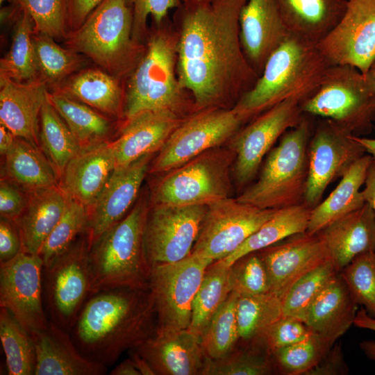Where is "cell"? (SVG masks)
Returning a JSON list of instances; mask_svg holds the SVG:
<instances>
[{
  "instance_id": "f907efd6",
  "label": "cell",
  "mask_w": 375,
  "mask_h": 375,
  "mask_svg": "<svg viewBox=\"0 0 375 375\" xmlns=\"http://www.w3.org/2000/svg\"><path fill=\"white\" fill-rule=\"evenodd\" d=\"M310 332L303 321L283 315L267 328L260 341L272 353L302 340Z\"/></svg>"
},
{
  "instance_id": "603a6c76",
  "label": "cell",
  "mask_w": 375,
  "mask_h": 375,
  "mask_svg": "<svg viewBox=\"0 0 375 375\" xmlns=\"http://www.w3.org/2000/svg\"><path fill=\"white\" fill-rule=\"evenodd\" d=\"M179 124L172 110H147L125 119L110 141L117 167L158 151Z\"/></svg>"
},
{
  "instance_id": "6da1fadb",
  "label": "cell",
  "mask_w": 375,
  "mask_h": 375,
  "mask_svg": "<svg viewBox=\"0 0 375 375\" xmlns=\"http://www.w3.org/2000/svg\"><path fill=\"white\" fill-rule=\"evenodd\" d=\"M247 0H211L181 5L177 44L178 83L196 104L238 99L259 76L248 62L240 38V14Z\"/></svg>"
},
{
  "instance_id": "ee69618b",
  "label": "cell",
  "mask_w": 375,
  "mask_h": 375,
  "mask_svg": "<svg viewBox=\"0 0 375 375\" xmlns=\"http://www.w3.org/2000/svg\"><path fill=\"white\" fill-rule=\"evenodd\" d=\"M87 207L68 197L65 211L43 244L38 256L44 267L65 251L81 234L87 231Z\"/></svg>"
},
{
  "instance_id": "4fadbf2b",
  "label": "cell",
  "mask_w": 375,
  "mask_h": 375,
  "mask_svg": "<svg viewBox=\"0 0 375 375\" xmlns=\"http://www.w3.org/2000/svg\"><path fill=\"white\" fill-rule=\"evenodd\" d=\"M244 122L232 108L202 112L180 124L151 161L149 172H167L233 138Z\"/></svg>"
},
{
  "instance_id": "9c48e42d",
  "label": "cell",
  "mask_w": 375,
  "mask_h": 375,
  "mask_svg": "<svg viewBox=\"0 0 375 375\" xmlns=\"http://www.w3.org/2000/svg\"><path fill=\"white\" fill-rule=\"evenodd\" d=\"M181 86L175 76L174 50L169 38L158 32L129 76L124 96V119L147 110H172Z\"/></svg>"
},
{
  "instance_id": "4dcf8cb0",
  "label": "cell",
  "mask_w": 375,
  "mask_h": 375,
  "mask_svg": "<svg viewBox=\"0 0 375 375\" xmlns=\"http://www.w3.org/2000/svg\"><path fill=\"white\" fill-rule=\"evenodd\" d=\"M1 169V177L28 194L59 185L60 175L42 149L15 137Z\"/></svg>"
},
{
  "instance_id": "74e56055",
  "label": "cell",
  "mask_w": 375,
  "mask_h": 375,
  "mask_svg": "<svg viewBox=\"0 0 375 375\" xmlns=\"http://www.w3.org/2000/svg\"><path fill=\"white\" fill-rule=\"evenodd\" d=\"M34 23L28 10H23L14 26L10 50L0 60V78L19 82H28L38 78L33 44Z\"/></svg>"
},
{
  "instance_id": "d6a6232c",
  "label": "cell",
  "mask_w": 375,
  "mask_h": 375,
  "mask_svg": "<svg viewBox=\"0 0 375 375\" xmlns=\"http://www.w3.org/2000/svg\"><path fill=\"white\" fill-rule=\"evenodd\" d=\"M373 161L369 154L356 160L326 199L311 210L307 232L317 233L333 221L361 208L365 201L360 190Z\"/></svg>"
},
{
  "instance_id": "9f6ffc18",
  "label": "cell",
  "mask_w": 375,
  "mask_h": 375,
  "mask_svg": "<svg viewBox=\"0 0 375 375\" xmlns=\"http://www.w3.org/2000/svg\"><path fill=\"white\" fill-rule=\"evenodd\" d=\"M103 0H70V32L76 30Z\"/></svg>"
},
{
  "instance_id": "680465c9",
  "label": "cell",
  "mask_w": 375,
  "mask_h": 375,
  "mask_svg": "<svg viewBox=\"0 0 375 375\" xmlns=\"http://www.w3.org/2000/svg\"><path fill=\"white\" fill-rule=\"evenodd\" d=\"M362 190L365 202L368 203L373 208L375 214V161H372L367 172Z\"/></svg>"
},
{
  "instance_id": "db71d44e",
  "label": "cell",
  "mask_w": 375,
  "mask_h": 375,
  "mask_svg": "<svg viewBox=\"0 0 375 375\" xmlns=\"http://www.w3.org/2000/svg\"><path fill=\"white\" fill-rule=\"evenodd\" d=\"M22 251V238L16 222L1 217L0 263L13 259Z\"/></svg>"
},
{
  "instance_id": "b9f144b4",
  "label": "cell",
  "mask_w": 375,
  "mask_h": 375,
  "mask_svg": "<svg viewBox=\"0 0 375 375\" xmlns=\"http://www.w3.org/2000/svg\"><path fill=\"white\" fill-rule=\"evenodd\" d=\"M340 272L336 263L330 258L301 276L283 299V315L303 322L312 302Z\"/></svg>"
},
{
  "instance_id": "836d02e7",
  "label": "cell",
  "mask_w": 375,
  "mask_h": 375,
  "mask_svg": "<svg viewBox=\"0 0 375 375\" xmlns=\"http://www.w3.org/2000/svg\"><path fill=\"white\" fill-rule=\"evenodd\" d=\"M48 100L63 119L81 149L111 141L118 121L89 106L49 91Z\"/></svg>"
},
{
  "instance_id": "484cf974",
  "label": "cell",
  "mask_w": 375,
  "mask_h": 375,
  "mask_svg": "<svg viewBox=\"0 0 375 375\" xmlns=\"http://www.w3.org/2000/svg\"><path fill=\"white\" fill-rule=\"evenodd\" d=\"M117 167L110 141L82 149L67 164L59 186L70 199L86 207L100 194Z\"/></svg>"
},
{
  "instance_id": "2e32d148",
  "label": "cell",
  "mask_w": 375,
  "mask_h": 375,
  "mask_svg": "<svg viewBox=\"0 0 375 375\" xmlns=\"http://www.w3.org/2000/svg\"><path fill=\"white\" fill-rule=\"evenodd\" d=\"M300 103L292 98L274 105L233 137L234 175L238 185H246L253 179L263 158L276 140L302 120L304 114Z\"/></svg>"
},
{
  "instance_id": "ab89813d",
  "label": "cell",
  "mask_w": 375,
  "mask_h": 375,
  "mask_svg": "<svg viewBox=\"0 0 375 375\" xmlns=\"http://www.w3.org/2000/svg\"><path fill=\"white\" fill-rule=\"evenodd\" d=\"M40 148L60 176L69 161L82 149L54 107L47 101L40 117Z\"/></svg>"
},
{
  "instance_id": "8d00e7d4",
  "label": "cell",
  "mask_w": 375,
  "mask_h": 375,
  "mask_svg": "<svg viewBox=\"0 0 375 375\" xmlns=\"http://www.w3.org/2000/svg\"><path fill=\"white\" fill-rule=\"evenodd\" d=\"M38 78L46 83L48 90L84 68L88 58L67 47L58 45L45 34H33Z\"/></svg>"
},
{
  "instance_id": "681fc988",
  "label": "cell",
  "mask_w": 375,
  "mask_h": 375,
  "mask_svg": "<svg viewBox=\"0 0 375 375\" xmlns=\"http://www.w3.org/2000/svg\"><path fill=\"white\" fill-rule=\"evenodd\" d=\"M214 362L204 365V374L215 375H266L272 372L268 358L255 351L238 353L223 357Z\"/></svg>"
},
{
  "instance_id": "11a10c76",
  "label": "cell",
  "mask_w": 375,
  "mask_h": 375,
  "mask_svg": "<svg viewBox=\"0 0 375 375\" xmlns=\"http://www.w3.org/2000/svg\"><path fill=\"white\" fill-rule=\"evenodd\" d=\"M348 372L341 345L334 344L322 360L306 375H344Z\"/></svg>"
},
{
  "instance_id": "cb8c5ba5",
  "label": "cell",
  "mask_w": 375,
  "mask_h": 375,
  "mask_svg": "<svg viewBox=\"0 0 375 375\" xmlns=\"http://www.w3.org/2000/svg\"><path fill=\"white\" fill-rule=\"evenodd\" d=\"M48 87L39 78L19 82L0 78V124L15 137L40 147V117Z\"/></svg>"
},
{
  "instance_id": "003e7915",
  "label": "cell",
  "mask_w": 375,
  "mask_h": 375,
  "mask_svg": "<svg viewBox=\"0 0 375 375\" xmlns=\"http://www.w3.org/2000/svg\"><path fill=\"white\" fill-rule=\"evenodd\" d=\"M6 1H8L10 3L19 4L22 6L23 1V0H0V4L1 5Z\"/></svg>"
},
{
  "instance_id": "d4e9b609",
  "label": "cell",
  "mask_w": 375,
  "mask_h": 375,
  "mask_svg": "<svg viewBox=\"0 0 375 375\" xmlns=\"http://www.w3.org/2000/svg\"><path fill=\"white\" fill-rule=\"evenodd\" d=\"M36 353L35 375H103L107 367L85 357L65 331L51 321L31 333Z\"/></svg>"
},
{
  "instance_id": "30bf717a",
  "label": "cell",
  "mask_w": 375,
  "mask_h": 375,
  "mask_svg": "<svg viewBox=\"0 0 375 375\" xmlns=\"http://www.w3.org/2000/svg\"><path fill=\"white\" fill-rule=\"evenodd\" d=\"M87 231L45 269V295L52 322L69 331L92 295Z\"/></svg>"
},
{
  "instance_id": "7bdbcfd3",
  "label": "cell",
  "mask_w": 375,
  "mask_h": 375,
  "mask_svg": "<svg viewBox=\"0 0 375 375\" xmlns=\"http://www.w3.org/2000/svg\"><path fill=\"white\" fill-rule=\"evenodd\" d=\"M238 296L239 293L233 290L201 335L203 353L210 359L226 356L239 339L236 319Z\"/></svg>"
},
{
  "instance_id": "ba28073f",
  "label": "cell",
  "mask_w": 375,
  "mask_h": 375,
  "mask_svg": "<svg viewBox=\"0 0 375 375\" xmlns=\"http://www.w3.org/2000/svg\"><path fill=\"white\" fill-rule=\"evenodd\" d=\"M232 151L210 149L173 169L152 193L153 205H209L229 197Z\"/></svg>"
},
{
  "instance_id": "6f0895ef",
  "label": "cell",
  "mask_w": 375,
  "mask_h": 375,
  "mask_svg": "<svg viewBox=\"0 0 375 375\" xmlns=\"http://www.w3.org/2000/svg\"><path fill=\"white\" fill-rule=\"evenodd\" d=\"M353 324L360 328L375 331V318L369 316L363 307L357 312ZM360 347L366 356L375 362V341L365 340Z\"/></svg>"
},
{
  "instance_id": "bcb514c9",
  "label": "cell",
  "mask_w": 375,
  "mask_h": 375,
  "mask_svg": "<svg viewBox=\"0 0 375 375\" xmlns=\"http://www.w3.org/2000/svg\"><path fill=\"white\" fill-rule=\"evenodd\" d=\"M340 274L356 303L375 318V252L357 256Z\"/></svg>"
},
{
  "instance_id": "e575fe53",
  "label": "cell",
  "mask_w": 375,
  "mask_h": 375,
  "mask_svg": "<svg viewBox=\"0 0 375 375\" xmlns=\"http://www.w3.org/2000/svg\"><path fill=\"white\" fill-rule=\"evenodd\" d=\"M312 209L304 203L276 210L256 232L236 250L219 260L232 267L244 256L272 246L294 234L307 231Z\"/></svg>"
},
{
  "instance_id": "03108f58",
  "label": "cell",
  "mask_w": 375,
  "mask_h": 375,
  "mask_svg": "<svg viewBox=\"0 0 375 375\" xmlns=\"http://www.w3.org/2000/svg\"><path fill=\"white\" fill-rule=\"evenodd\" d=\"M181 1H183V3H199L210 1L211 0H181Z\"/></svg>"
},
{
  "instance_id": "5bb4252c",
  "label": "cell",
  "mask_w": 375,
  "mask_h": 375,
  "mask_svg": "<svg viewBox=\"0 0 375 375\" xmlns=\"http://www.w3.org/2000/svg\"><path fill=\"white\" fill-rule=\"evenodd\" d=\"M366 153L351 133L330 119L319 121L308 144V176L303 203L313 209L322 201L326 188Z\"/></svg>"
},
{
  "instance_id": "277c9868",
  "label": "cell",
  "mask_w": 375,
  "mask_h": 375,
  "mask_svg": "<svg viewBox=\"0 0 375 375\" xmlns=\"http://www.w3.org/2000/svg\"><path fill=\"white\" fill-rule=\"evenodd\" d=\"M149 209L147 199L141 196L124 217L90 246L92 295L117 288L149 289L151 267L143 242Z\"/></svg>"
},
{
  "instance_id": "816d5d0a",
  "label": "cell",
  "mask_w": 375,
  "mask_h": 375,
  "mask_svg": "<svg viewBox=\"0 0 375 375\" xmlns=\"http://www.w3.org/2000/svg\"><path fill=\"white\" fill-rule=\"evenodd\" d=\"M133 8V38L140 44L147 29L149 16L158 26L167 17L168 11L181 5V0H127Z\"/></svg>"
},
{
  "instance_id": "52a82bcc",
  "label": "cell",
  "mask_w": 375,
  "mask_h": 375,
  "mask_svg": "<svg viewBox=\"0 0 375 375\" xmlns=\"http://www.w3.org/2000/svg\"><path fill=\"white\" fill-rule=\"evenodd\" d=\"M300 107L305 115L330 119L355 136L365 135L372 131L375 122V91L356 67L331 65Z\"/></svg>"
},
{
  "instance_id": "ffe728a7",
  "label": "cell",
  "mask_w": 375,
  "mask_h": 375,
  "mask_svg": "<svg viewBox=\"0 0 375 375\" xmlns=\"http://www.w3.org/2000/svg\"><path fill=\"white\" fill-rule=\"evenodd\" d=\"M153 155L147 154L116 167L94 201L87 207L90 246L129 212L149 171Z\"/></svg>"
},
{
  "instance_id": "7dc6e473",
  "label": "cell",
  "mask_w": 375,
  "mask_h": 375,
  "mask_svg": "<svg viewBox=\"0 0 375 375\" xmlns=\"http://www.w3.org/2000/svg\"><path fill=\"white\" fill-rule=\"evenodd\" d=\"M70 0H23L31 16L34 33L64 40L70 33Z\"/></svg>"
},
{
  "instance_id": "f5cc1de1",
  "label": "cell",
  "mask_w": 375,
  "mask_h": 375,
  "mask_svg": "<svg viewBox=\"0 0 375 375\" xmlns=\"http://www.w3.org/2000/svg\"><path fill=\"white\" fill-rule=\"evenodd\" d=\"M28 194L11 181L1 178L0 215L1 217L15 221L24 210Z\"/></svg>"
},
{
  "instance_id": "7a4b0ae2",
  "label": "cell",
  "mask_w": 375,
  "mask_h": 375,
  "mask_svg": "<svg viewBox=\"0 0 375 375\" xmlns=\"http://www.w3.org/2000/svg\"><path fill=\"white\" fill-rule=\"evenodd\" d=\"M117 288L90 296L72 328V338L88 358L106 367L126 349L152 336L150 322L155 308L151 292Z\"/></svg>"
},
{
  "instance_id": "c3c4849f",
  "label": "cell",
  "mask_w": 375,
  "mask_h": 375,
  "mask_svg": "<svg viewBox=\"0 0 375 375\" xmlns=\"http://www.w3.org/2000/svg\"><path fill=\"white\" fill-rule=\"evenodd\" d=\"M233 290L239 294L258 295L269 292L266 266L258 253H249L233 266Z\"/></svg>"
},
{
  "instance_id": "5b68a950",
  "label": "cell",
  "mask_w": 375,
  "mask_h": 375,
  "mask_svg": "<svg viewBox=\"0 0 375 375\" xmlns=\"http://www.w3.org/2000/svg\"><path fill=\"white\" fill-rule=\"evenodd\" d=\"M309 115L288 130L269 151L258 180L236 199L260 208L303 203L308 176V144L313 132Z\"/></svg>"
},
{
  "instance_id": "be15d7a7",
  "label": "cell",
  "mask_w": 375,
  "mask_h": 375,
  "mask_svg": "<svg viewBox=\"0 0 375 375\" xmlns=\"http://www.w3.org/2000/svg\"><path fill=\"white\" fill-rule=\"evenodd\" d=\"M353 138L364 147L366 153L369 154L375 161V139L355 135Z\"/></svg>"
},
{
  "instance_id": "d590c367",
  "label": "cell",
  "mask_w": 375,
  "mask_h": 375,
  "mask_svg": "<svg viewBox=\"0 0 375 375\" xmlns=\"http://www.w3.org/2000/svg\"><path fill=\"white\" fill-rule=\"evenodd\" d=\"M233 290V267L219 260L209 265L193 300L189 328L201 336Z\"/></svg>"
},
{
  "instance_id": "8fae6325",
  "label": "cell",
  "mask_w": 375,
  "mask_h": 375,
  "mask_svg": "<svg viewBox=\"0 0 375 375\" xmlns=\"http://www.w3.org/2000/svg\"><path fill=\"white\" fill-rule=\"evenodd\" d=\"M212 260L191 253L179 261L151 266L149 290L160 326L189 328L195 294Z\"/></svg>"
},
{
  "instance_id": "1f68e13d",
  "label": "cell",
  "mask_w": 375,
  "mask_h": 375,
  "mask_svg": "<svg viewBox=\"0 0 375 375\" xmlns=\"http://www.w3.org/2000/svg\"><path fill=\"white\" fill-rule=\"evenodd\" d=\"M290 33L318 43L342 17L348 0H276Z\"/></svg>"
},
{
  "instance_id": "e7e4bbea",
  "label": "cell",
  "mask_w": 375,
  "mask_h": 375,
  "mask_svg": "<svg viewBox=\"0 0 375 375\" xmlns=\"http://www.w3.org/2000/svg\"><path fill=\"white\" fill-rule=\"evenodd\" d=\"M365 76L370 85L375 91V59L371 64L367 72L365 74Z\"/></svg>"
},
{
  "instance_id": "8992f818",
  "label": "cell",
  "mask_w": 375,
  "mask_h": 375,
  "mask_svg": "<svg viewBox=\"0 0 375 375\" xmlns=\"http://www.w3.org/2000/svg\"><path fill=\"white\" fill-rule=\"evenodd\" d=\"M133 8L127 0H103L68 34L64 44L121 78L140 58V44L133 38Z\"/></svg>"
},
{
  "instance_id": "e0dca14e",
  "label": "cell",
  "mask_w": 375,
  "mask_h": 375,
  "mask_svg": "<svg viewBox=\"0 0 375 375\" xmlns=\"http://www.w3.org/2000/svg\"><path fill=\"white\" fill-rule=\"evenodd\" d=\"M317 46L331 65H351L365 75L375 59V0H348L342 17Z\"/></svg>"
},
{
  "instance_id": "ac0fdd59",
  "label": "cell",
  "mask_w": 375,
  "mask_h": 375,
  "mask_svg": "<svg viewBox=\"0 0 375 375\" xmlns=\"http://www.w3.org/2000/svg\"><path fill=\"white\" fill-rule=\"evenodd\" d=\"M38 255L21 252L0 263V307L6 308L29 332L47 328L42 299V268Z\"/></svg>"
},
{
  "instance_id": "4316f807",
  "label": "cell",
  "mask_w": 375,
  "mask_h": 375,
  "mask_svg": "<svg viewBox=\"0 0 375 375\" xmlns=\"http://www.w3.org/2000/svg\"><path fill=\"white\" fill-rule=\"evenodd\" d=\"M119 121L124 119L125 92L120 78L103 69L83 68L49 89Z\"/></svg>"
},
{
  "instance_id": "3957f363",
  "label": "cell",
  "mask_w": 375,
  "mask_h": 375,
  "mask_svg": "<svg viewBox=\"0 0 375 375\" xmlns=\"http://www.w3.org/2000/svg\"><path fill=\"white\" fill-rule=\"evenodd\" d=\"M330 66L317 43L290 33L233 108L245 122L286 99L301 102L318 88Z\"/></svg>"
},
{
  "instance_id": "91938a15",
  "label": "cell",
  "mask_w": 375,
  "mask_h": 375,
  "mask_svg": "<svg viewBox=\"0 0 375 375\" xmlns=\"http://www.w3.org/2000/svg\"><path fill=\"white\" fill-rule=\"evenodd\" d=\"M15 136L4 125L0 124V153L4 156L11 147Z\"/></svg>"
},
{
  "instance_id": "d6986e66",
  "label": "cell",
  "mask_w": 375,
  "mask_h": 375,
  "mask_svg": "<svg viewBox=\"0 0 375 375\" xmlns=\"http://www.w3.org/2000/svg\"><path fill=\"white\" fill-rule=\"evenodd\" d=\"M256 252L267 268L269 292L282 301L301 276L331 258L319 233L307 231L289 236Z\"/></svg>"
},
{
  "instance_id": "f546056e",
  "label": "cell",
  "mask_w": 375,
  "mask_h": 375,
  "mask_svg": "<svg viewBox=\"0 0 375 375\" xmlns=\"http://www.w3.org/2000/svg\"><path fill=\"white\" fill-rule=\"evenodd\" d=\"M68 197L57 186L28 194L27 205L15 221L18 226L23 251L38 255L67 206Z\"/></svg>"
},
{
  "instance_id": "7c38bea8",
  "label": "cell",
  "mask_w": 375,
  "mask_h": 375,
  "mask_svg": "<svg viewBox=\"0 0 375 375\" xmlns=\"http://www.w3.org/2000/svg\"><path fill=\"white\" fill-rule=\"evenodd\" d=\"M230 197L208 205L192 253L220 260L236 250L276 212Z\"/></svg>"
},
{
  "instance_id": "6125c7cd",
  "label": "cell",
  "mask_w": 375,
  "mask_h": 375,
  "mask_svg": "<svg viewBox=\"0 0 375 375\" xmlns=\"http://www.w3.org/2000/svg\"><path fill=\"white\" fill-rule=\"evenodd\" d=\"M131 360L133 361L136 368L140 372V374H156L149 362L135 349H133V351L131 352Z\"/></svg>"
},
{
  "instance_id": "60d3db41",
  "label": "cell",
  "mask_w": 375,
  "mask_h": 375,
  "mask_svg": "<svg viewBox=\"0 0 375 375\" xmlns=\"http://www.w3.org/2000/svg\"><path fill=\"white\" fill-rule=\"evenodd\" d=\"M0 339L8 374H35L36 353L32 336L3 307H0Z\"/></svg>"
},
{
  "instance_id": "9a60e30c",
  "label": "cell",
  "mask_w": 375,
  "mask_h": 375,
  "mask_svg": "<svg viewBox=\"0 0 375 375\" xmlns=\"http://www.w3.org/2000/svg\"><path fill=\"white\" fill-rule=\"evenodd\" d=\"M206 205H153L144 230V249L150 267L179 261L192 253Z\"/></svg>"
},
{
  "instance_id": "83f0119b",
  "label": "cell",
  "mask_w": 375,
  "mask_h": 375,
  "mask_svg": "<svg viewBox=\"0 0 375 375\" xmlns=\"http://www.w3.org/2000/svg\"><path fill=\"white\" fill-rule=\"evenodd\" d=\"M331 258L341 270L357 256L375 252V214L367 202L319 232Z\"/></svg>"
},
{
  "instance_id": "f35d334b",
  "label": "cell",
  "mask_w": 375,
  "mask_h": 375,
  "mask_svg": "<svg viewBox=\"0 0 375 375\" xmlns=\"http://www.w3.org/2000/svg\"><path fill=\"white\" fill-rule=\"evenodd\" d=\"M282 316L283 301L275 294H239L236 303L239 339L260 341L267 328Z\"/></svg>"
},
{
  "instance_id": "44dd1931",
  "label": "cell",
  "mask_w": 375,
  "mask_h": 375,
  "mask_svg": "<svg viewBox=\"0 0 375 375\" xmlns=\"http://www.w3.org/2000/svg\"><path fill=\"white\" fill-rule=\"evenodd\" d=\"M289 34L276 0H247L243 6L240 14L241 45L258 76Z\"/></svg>"
},
{
  "instance_id": "f6af8a7d",
  "label": "cell",
  "mask_w": 375,
  "mask_h": 375,
  "mask_svg": "<svg viewBox=\"0 0 375 375\" xmlns=\"http://www.w3.org/2000/svg\"><path fill=\"white\" fill-rule=\"evenodd\" d=\"M334 345L310 331L302 340L273 351L280 371L287 375H306L325 356Z\"/></svg>"
},
{
  "instance_id": "94428289",
  "label": "cell",
  "mask_w": 375,
  "mask_h": 375,
  "mask_svg": "<svg viewBox=\"0 0 375 375\" xmlns=\"http://www.w3.org/2000/svg\"><path fill=\"white\" fill-rule=\"evenodd\" d=\"M111 375H140L133 361L130 358L120 362L110 373Z\"/></svg>"
},
{
  "instance_id": "f1b7e54d",
  "label": "cell",
  "mask_w": 375,
  "mask_h": 375,
  "mask_svg": "<svg viewBox=\"0 0 375 375\" xmlns=\"http://www.w3.org/2000/svg\"><path fill=\"white\" fill-rule=\"evenodd\" d=\"M358 306L339 273L312 302L303 322L335 344L353 324Z\"/></svg>"
},
{
  "instance_id": "7402d4cb",
  "label": "cell",
  "mask_w": 375,
  "mask_h": 375,
  "mask_svg": "<svg viewBox=\"0 0 375 375\" xmlns=\"http://www.w3.org/2000/svg\"><path fill=\"white\" fill-rule=\"evenodd\" d=\"M133 349L155 374L192 375L204 367L201 336L190 328L160 326L154 335Z\"/></svg>"
}]
</instances>
